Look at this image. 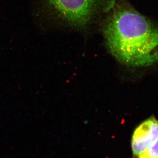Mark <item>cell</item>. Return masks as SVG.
Segmentation results:
<instances>
[{"label":"cell","mask_w":158,"mask_h":158,"mask_svg":"<svg viewBox=\"0 0 158 158\" xmlns=\"http://www.w3.org/2000/svg\"><path fill=\"white\" fill-rule=\"evenodd\" d=\"M106 44L120 63L134 67L158 64V27L125 3L114 6L103 27Z\"/></svg>","instance_id":"6da1fadb"},{"label":"cell","mask_w":158,"mask_h":158,"mask_svg":"<svg viewBox=\"0 0 158 158\" xmlns=\"http://www.w3.org/2000/svg\"><path fill=\"white\" fill-rule=\"evenodd\" d=\"M158 138V120L151 117L142 123L135 130L131 138L133 158L144 152Z\"/></svg>","instance_id":"3957f363"},{"label":"cell","mask_w":158,"mask_h":158,"mask_svg":"<svg viewBox=\"0 0 158 158\" xmlns=\"http://www.w3.org/2000/svg\"><path fill=\"white\" fill-rule=\"evenodd\" d=\"M58 15L71 25L84 27L89 24L103 0H47Z\"/></svg>","instance_id":"7a4b0ae2"},{"label":"cell","mask_w":158,"mask_h":158,"mask_svg":"<svg viewBox=\"0 0 158 158\" xmlns=\"http://www.w3.org/2000/svg\"><path fill=\"white\" fill-rule=\"evenodd\" d=\"M135 158H158V138L144 152Z\"/></svg>","instance_id":"277c9868"}]
</instances>
